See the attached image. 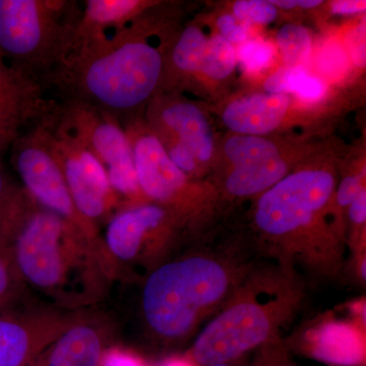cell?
Segmentation results:
<instances>
[{"instance_id": "4", "label": "cell", "mask_w": 366, "mask_h": 366, "mask_svg": "<svg viewBox=\"0 0 366 366\" xmlns=\"http://www.w3.org/2000/svg\"><path fill=\"white\" fill-rule=\"evenodd\" d=\"M163 71L161 50L139 35L134 21L107 39L74 47L49 85L119 120L150 100Z\"/></svg>"}, {"instance_id": "35", "label": "cell", "mask_w": 366, "mask_h": 366, "mask_svg": "<svg viewBox=\"0 0 366 366\" xmlns=\"http://www.w3.org/2000/svg\"><path fill=\"white\" fill-rule=\"evenodd\" d=\"M366 9L365 1H354V0H344V1H335L332 4V11L336 14H353L362 13Z\"/></svg>"}, {"instance_id": "25", "label": "cell", "mask_w": 366, "mask_h": 366, "mask_svg": "<svg viewBox=\"0 0 366 366\" xmlns=\"http://www.w3.org/2000/svg\"><path fill=\"white\" fill-rule=\"evenodd\" d=\"M274 49L271 43L262 39L244 42L238 48L236 57L247 71L257 72L267 69L273 61Z\"/></svg>"}, {"instance_id": "29", "label": "cell", "mask_w": 366, "mask_h": 366, "mask_svg": "<svg viewBox=\"0 0 366 366\" xmlns=\"http://www.w3.org/2000/svg\"><path fill=\"white\" fill-rule=\"evenodd\" d=\"M362 189V177L361 175H350V177H344L339 183L337 192H334L333 199L339 208H349L354 199Z\"/></svg>"}, {"instance_id": "41", "label": "cell", "mask_w": 366, "mask_h": 366, "mask_svg": "<svg viewBox=\"0 0 366 366\" xmlns=\"http://www.w3.org/2000/svg\"><path fill=\"white\" fill-rule=\"evenodd\" d=\"M284 366H293V365H284Z\"/></svg>"}, {"instance_id": "10", "label": "cell", "mask_w": 366, "mask_h": 366, "mask_svg": "<svg viewBox=\"0 0 366 366\" xmlns=\"http://www.w3.org/2000/svg\"><path fill=\"white\" fill-rule=\"evenodd\" d=\"M33 131L14 142L13 162L24 189L41 208L71 224L95 238V230L79 215L61 169L41 132L35 124Z\"/></svg>"}, {"instance_id": "3", "label": "cell", "mask_w": 366, "mask_h": 366, "mask_svg": "<svg viewBox=\"0 0 366 366\" xmlns=\"http://www.w3.org/2000/svg\"><path fill=\"white\" fill-rule=\"evenodd\" d=\"M305 300V282L297 272L272 261L257 262L197 335L184 358L194 366H209L274 345Z\"/></svg>"}, {"instance_id": "24", "label": "cell", "mask_w": 366, "mask_h": 366, "mask_svg": "<svg viewBox=\"0 0 366 366\" xmlns=\"http://www.w3.org/2000/svg\"><path fill=\"white\" fill-rule=\"evenodd\" d=\"M23 285L11 249L0 252V312L23 302Z\"/></svg>"}, {"instance_id": "9", "label": "cell", "mask_w": 366, "mask_h": 366, "mask_svg": "<svg viewBox=\"0 0 366 366\" xmlns=\"http://www.w3.org/2000/svg\"><path fill=\"white\" fill-rule=\"evenodd\" d=\"M177 216L154 203L119 209L106 227V249L122 264H137L151 272L172 252Z\"/></svg>"}, {"instance_id": "16", "label": "cell", "mask_w": 366, "mask_h": 366, "mask_svg": "<svg viewBox=\"0 0 366 366\" xmlns=\"http://www.w3.org/2000/svg\"><path fill=\"white\" fill-rule=\"evenodd\" d=\"M166 129L177 134V142L185 144L202 162L209 161L214 150L213 137L206 117L199 107L189 102L166 105L160 114Z\"/></svg>"}, {"instance_id": "7", "label": "cell", "mask_w": 366, "mask_h": 366, "mask_svg": "<svg viewBox=\"0 0 366 366\" xmlns=\"http://www.w3.org/2000/svg\"><path fill=\"white\" fill-rule=\"evenodd\" d=\"M53 124L83 144L104 166L113 192L127 207L142 204L134 156L122 122L95 106L64 99L49 114Z\"/></svg>"}, {"instance_id": "19", "label": "cell", "mask_w": 366, "mask_h": 366, "mask_svg": "<svg viewBox=\"0 0 366 366\" xmlns=\"http://www.w3.org/2000/svg\"><path fill=\"white\" fill-rule=\"evenodd\" d=\"M225 153L234 168L247 167L281 157L276 144L255 136H235L225 144Z\"/></svg>"}, {"instance_id": "37", "label": "cell", "mask_w": 366, "mask_h": 366, "mask_svg": "<svg viewBox=\"0 0 366 366\" xmlns=\"http://www.w3.org/2000/svg\"><path fill=\"white\" fill-rule=\"evenodd\" d=\"M272 4L281 9H292L297 6V0H271Z\"/></svg>"}, {"instance_id": "15", "label": "cell", "mask_w": 366, "mask_h": 366, "mask_svg": "<svg viewBox=\"0 0 366 366\" xmlns=\"http://www.w3.org/2000/svg\"><path fill=\"white\" fill-rule=\"evenodd\" d=\"M287 95L259 94L231 103L223 113L231 131L247 136L268 134L281 124L288 112Z\"/></svg>"}, {"instance_id": "18", "label": "cell", "mask_w": 366, "mask_h": 366, "mask_svg": "<svg viewBox=\"0 0 366 366\" xmlns=\"http://www.w3.org/2000/svg\"><path fill=\"white\" fill-rule=\"evenodd\" d=\"M287 172V164L279 157L257 165L234 168L226 177L224 187L231 197L254 196L271 189Z\"/></svg>"}, {"instance_id": "11", "label": "cell", "mask_w": 366, "mask_h": 366, "mask_svg": "<svg viewBox=\"0 0 366 366\" xmlns=\"http://www.w3.org/2000/svg\"><path fill=\"white\" fill-rule=\"evenodd\" d=\"M122 127L131 143L142 194L178 215L185 213L192 197L187 175L171 161L160 137L137 129L132 122Z\"/></svg>"}, {"instance_id": "14", "label": "cell", "mask_w": 366, "mask_h": 366, "mask_svg": "<svg viewBox=\"0 0 366 366\" xmlns=\"http://www.w3.org/2000/svg\"><path fill=\"white\" fill-rule=\"evenodd\" d=\"M107 340L100 324L91 320H72L38 358V366H100Z\"/></svg>"}, {"instance_id": "42", "label": "cell", "mask_w": 366, "mask_h": 366, "mask_svg": "<svg viewBox=\"0 0 366 366\" xmlns=\"http://www.w3.org/2000/svg\"><path fill=\"white\" fill-rule=\"evenodd\" d=\"M0 59H2V57H1V56H0Z\"/></svg>"}, {"instance_id": "38", "label": "cell", "mask_w": 366, "mask_h": 366, "mask_svg": "<svg viewBox=\"0 0 366 366\" xmlns=\"http://www.w3.org/2000/svg\"><path fill=\"white\" fill-rule=\"evenodd\" d=\"M161 366H194L187 360H171L166 361Z\"/></svg>"}, {"instance_id": "20", "label": "cell", "mask_w": 366, "mask_h": 366, "mask_svg": "<svg viewBox=\"0 0 366 366\" xmlns=\"http://www.w3.org/2000/svg\"><path fill=\"white\" fill-rule=\"evenodd\" d=\"M274 86L283 95L295 93L305 100H317L324 95L325 86L319 79L310 76L303 66H284L274 72Z\"/></svg>"}, {"instance_id": "31", "label": "cell", "mask_w": 366, "mask_h": 366, "mask_svg": "<svg viewBox=\"0 0 366 366\" xmlns=\"http://www.w3.org/2000/svg\"><path fill=\"white\" fill-rule=\"evenodd\" d=\"M345 54L339 46H330L326 52L322 53L320 66L327 72H337L345 66Z\"/></svg>"}, {"instance_id": "2", "label": "cell", "mask_w": 366, "mask_h": 366, "mask_svg": "<svg viewBox=\"0 0 366 366\" xmlns=\"http://www.w3.org/2000/svg\"><path fill=\"white\" fill-rule=\"evenodd\" d=\"M336 180L327 170L287 175L262 192L255 206V252L285 268L317 278H338L345 244L322 224Z\"/></svg>"}, {"instance_id": "30", "label": "cell", "mask_w": 366, "mask_h": 366, "mask_svg": "<svg viewBox=\"0 0 366 366\" xmlns=\"http://www.w3.org/2000/svg\"><path fill=\"white\" fill-rule=\"evenodd\" d=\"M166 150V149H165ZM167 152L168 156L173 163L179 168L184 174L194 172L197 167V159L192 152L185 144L174 142Z\"/></svg>"}, {"instance_id": "5", "label": "cell", "mask_w": 366, "mask_h": 366, "mask_svg": "<svg viewBox=\"0 0 366 366\" xmlns=\"http://www.w3.org/2000/svg\"><path fill=\"white\" fill-rule=\"evenodd\" d=\"M94 239L47 209L35 208L11 245L21 282L59 305L91 302L100 293L103 266Z\"/></svg>"}, {"instance_id": "21", "label": "cell", "mask_w": 366, "mask_h": 366, "mask_svg": "<svg viewBox=\"0 0 366 366\" xmlns=\"http://www.w3.org/2000/svg\"><path fill=\"white\" fill-rule=\"evenodd\" d=\"M206 36L197 26H189L180 35L173 48L172 62L180 71L192 72L201 69L206 52Z\"/></svg>"}, {"instance_id": "22", "label": "cell", "mask_w": 366, "mask_h": 366, "mask_svg": "<svg viewBox=\"0 0 366 366\" xmlns=\"http://www.w3.org/2000/svg\"><path fill=\"white\" fill-rule=\"evenodd\" d=\"M277 43L287 66H302L310 59L312 42L307 29L289 24L277 34Z\"/></svg>"}, {"instance_id": "8", "label": "cell", "mask_w": 366, "mask_h": 366, "mask_svg": "<svg viewBox=\"0 0 366 366\" xmlns=\"http://www.w3.org/2000/svg\"><path fill=\"white\" fill-rule=\"evenodd\" d=\"M38 125L61 169L79 215L95 230V223L118 207V197L110 185L104 166L83 144L53 124L49 117Z\"/></svg>"}, {"instance_id": "6", "label": "cell", "mask_w": 366, "mask_h": 366, "mask_svg": "<svg viewBox=\"0 0 366 366\" xmlns=\"http://www.w3.org/2000/svg\"><path fill=\"white\" fill-rule=\"evenodd\" d=\"M81 9L61 0H0V56L43 85L66 61Z\"/></svg>"}, {"instance_id": "23", "label": "cell", "mask_w": 366, "mask_h": 366, "mask_svg": "<svg viewBox=\"0 0 366 366\" xmlns=\"http://www.w3.org/2000/svg\"><path fill=\"white\" fill-rule=\"evenodd\" d=\"M236 59L233 45L221 35L214 36L208 41L199 69L209 78L223 79L232 74Z\"/></svg>"}, {"instance_id": "12", "label": "cell", "mask_w": 366, "mask_h": 366, "mask_svg": "<svg viewBox=\"0 0 366 366\" xmlns=\"http://www.w3.org/2000/svg\"><path fill=\"white\" fill-rule=\"evenodd\" d=\"M53 310L21 302L0 312V366H30L71 322Z\"/></svg>"}, {"instance_id": "36", "label": "cell", "mask_w": 366, "mask_h": 366, "mask_svg": "<svg viewBox=\"0 0 366 366\" xmlns=\"http://www.w3.org/2000/svg\"><path fill=\"white\" fill-rule=\"evenodd\" d=\"M14 139H11L4 129L0 127V155L2 152L6 151L9 146L14 144Z\"/></svg>"}, {"instance_id": "39", "label": "cell", "mask_w": 366, "mask_h": 366, "mask_svg": "<svg viewBox=\"0 0 366 366\" xmlns=\"http://www.w3.org/2000/svg\"><path fill=\"white\" fill-rule=\"evenodd\" d=\"M322 1L320 0H297V6L305 7V9H312L320 6Z\"/></svg>"}, {"instance_id": "34", "label": "cell", "mask_w": 366, "mask_h": 366, "mask_svg": "<svg viewBox=\"0 0 366 366\" xmlns=\"http://www.w3.org/2000/svg\"><path fill=\"white\" fill-rule=\"evenodd\" d=\"M365 26H360L354 31L349 41L354 61L360 66H362L365 61Z\"/></svg>"}, {"instance_id": "1", "label": "cell", "mask_w": 366, "mask_h": 366, "mask_svg": "<svg viewBox=\"0 0 366 366\" xmlns=\"http://www.w3.org/2000/svg\"><path fill=\"white\" fill-rule=\"evenodd\" d=\"M249 249L235 245L189 250L146 274L139 312L149 339L167 348L189 341L257 264Z\"/></svg>"}, {"instance_id": "26", "label": "cell", "mask_w": 366, "mask_h": 366, "mask_svg": "<svg viewBox=\"0 0 366 366\" xmlns=\"http://www.w3.org/2000/svg\"><path fill=\"white\" fill-rule=\"evenodd\" d=\"M234 16L244 23L268 25L277 18V9L269 1L264 0H240L233 6Z\"/></svg>"}, {"instance_id": "13", "label": "cell", "mask_w": 366, "mask_h": 366, "mask_svg": "<svg viewBox=\"0 0 366 366\" xmlns=\"http://www.w3.org/2000/svg\"><path fill=\"white\" fill-rule=\"evenodd\" d=\"M44 85L0 59V127L14 142L30 122L39 124L54 109L44 99Z\"/></svg>"}, {"instance_id": "27", "label": "cell", "mask_w": 366, "mask_h": 366, "mask_svg": "<svg viewBox=\"0 0 366 366\" xmlns=\"http://www.w3.org/2000/svg\"><path fill=\"white\" fill-rule=\"evenodd\" d=\"M257 355L249 362H240L239 360L233 362L218 363V365L209 366H284L287 365L285 354L281 350V346L278 344L259 349Z\"/></svg>"}, {"instance_id": "32", "label": "cell", "mask_w": 366, "mask_h": 366, "mask_svg": "<svg viewBox=\"0 0 366 366\" xmlns=\"http://www.w3.org/2000/svg\"><path fill=\"white\" fill-rule=\"evenodd\" d=\"M100 366H144L141 360L131 354L118 350H106L101 360Z\"/></svg>"}, {"instance_id": "40", "label": "cell", "mask_w": 366, "mask_h": 366, "mask_svg": "<svg viewBox=\"0 0 366 366\" xmlns=\"http://www.w3.org/2000/svg\"><path fill=\"white\" fill-rule=\"evenodd\" d=\"M30 366H38V361L36 360L35 362H34L33 365Z\"/></svg>"}, {"instance_id": "17", "label": "cell", "mask_w": 366, "mask_h": 366, "mask_svg": "<svg viewBox=\"0 0 366 366\" xmlns=\"http://www.w3.org/2000/svg\"><path fill=\"white\" fill-rule=\"evenodd\" d=\"M35 204L24 187L11 182L0 165V252L11 249Z\"/></svg>"}, {"instance_id": "33", "label": "cell", "mask_w": 366, "mask_h": 366, "mask_svg": "<svg viewBox=\"0 0 366 366\" xmlns=\"http://www.w3.org/2000/svg\"><path fill=\"white\" fill-rule=\"evenodd\" d=\"M349 219L355 227L365 226L366 220V192L361 190L348 208Z\"/></svg>"}, {"instance_id": "28", "label": "cell", "mask_w": 366, "mask_h": 366, "mask_svg": "<svg viewBox=\"0 0 366 366\" xmlns=\"http://www.w3.org/2000/svg\"><path fill=\"white\" fill-rule=\"evenodd\" d=\"M218 26L220 29L221 36L230 42H245L249 36V24L236 19L232 14H223L218 19Z\"/></svg>"}]
</instances>
